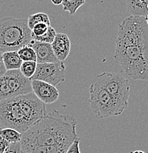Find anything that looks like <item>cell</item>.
Returning <instances> with one entry per match:
<instances>
[{"label": "cell", "instance_id": "obj_1", "mask_svg": "<svg viewBox=\"0 0 148 153\" xmlns=\"http://www.w3.org/2000/svg\"><path fill=\"white\" fill-rule=\"evenodd\" d=\"M114 60L134 80H148V25L145 17L130 16L119 24Z\"/></svg>", "mask_w": 148, "mask_h": 153}, {"label": "cell", "instance_id": "obj_2", "mask_svg": "<svg viewBox=\"0 0 148 153\" xmlns=\"http://www.w3.org/2000/svg\"><path fill=\"white\" fill-rule=\"evenodd\" d=\"M77 124L72 116L61 114L53 109L22 133V149L50 145L69 146L78 138Z\"/></svg>", "mask_w": 148, "mask_h": 153}, {"label": "cell", "instance_id": "obj_3", "mask_svg": "<svg viewBox=\"0 0 148 153\" xmlns=\"http://www.w3.org/2000/svg\"><path fill=\"white\" fill-rule=\"evenodd\" d=\"M32 38V30L28 19L4 17L0 19V51H18L28 45Z\"/></svg>", "mask_w": 148, "mask_h": 153}, {"label": "cell", "instance_id": "obj_4", "mask_svg": "<svg viewBox=\"0 0 148 153\" xmlns=\"http://www.w3.org/2000/svg\"><path fill=\"white\" fill-rule=\"evenodd\" d=\"M91 83L103 87L112 97L122 112L128 106L130 84L128 79L119 74L103 72L94 78Z\"/></svg>", "mask_w": 148, "mask_h": 153}, {"label": "cell", "instance_id": "obj_5", "mask_svg": "<svg viewBox=\"0 0 148 153\" xmlns=\"http://www.w3.org/2000/svg\"><path fill=\"white\" fill-rule=\"evenodd\" d=\"M89 94L90 108L98 119L118 116L123 113L117 106L112 97L101 86L91 83Z\"/></svg>", "mask_w": 148, "mask_h": 153}, {"label": "cell", "instance_id": "obj_6", "mask_svg": "<svg viewBox=\"0 0 148 153\" xmlns=\"http://www.w3.org/2000/svg\"><path fill=\"white\" fill-rule=\"evenodd\" d=\"M0 124L22 133L31 127L16 97L0 102Z\"/></svg>", "mask_w": 148, "mask_h": 153}, {"label": "cell", "instance_id": "obj_7", "mask_svg": "<svg viewBox=\"0 0 148 153\" xmlns=\"http://www.w3.org/2000/svg\"><path fill=\"white\" fill-rule=\"evenodd\" d=\"M66 66L63 61L56 63H37L36 73L30 80L37 79L44 81L56 87L65 81Z\"/></svg>", "mask_w": 148, "mask_h": 153}, {"label": "cell", "instance_id": "obj_8", "mask_svg": "<svg viewBox=\"0 0 148 153\" xmlns=\"http://www.w3.org/2000/svg\"><path fill=\"white\" fill-rule=\"evenodd\" d=\"M4 77L15 97L33 92L31 80L29 78L24 76L20 69L7 71L4 74Z\"/></svg>", "mask_w": 148, "mask_h": 153}, {"label": "cell", "instance_id": "obj_9", "mask_svg": "<svg viewBox=\"0 0 148 153\" xmlns=\"http://www.w3.org/2000/svg\"><path fill=\"white\" fill-rule=\"evenodd\" d=\"M33 92L44 104H52L58 101L59 91L55 86L44 82L33 79L31 80Z\"/></svg>", "mask_w": 148, "mask_h": 153}, {"label": "cell", "instance_id": "obj_10", "mask_svg": "<svg viewBox=\"0 0 148 153\" xmlns=\"http://www.w3.org/2000/svg\"><path fill=\"white\" fill-rule=\"evenodd\" d=\"M28 45L33 48L36 52L37 63H56L60 61L55 56L50 44L39 42L33 39Z\"/></svg>", "mask_w": 148, "mask_h": 153}, {"label": "cell", "instance_id": "obj_11", "mask_svg": "<svg viewBox=\"0 0 148 153\" xmlns=\"http://www.w3.org/2000/svg\"><path fill=\"white\" fill-rule=\"evenodd\" d=\"M55 56L60 61H64L70 53L71 41L65 33H57L55 40L51 44Z\"/></svg>", "mask_w": 148, "mask_h": 153}, {"label": "cell", "instance_id": "obj_12", "mask_svg": "<svg viewBox=\"0 0 148 153\" xmlns=\"http://www.w3.org/2000/svg\"><path fill=\"white\" fill-rule=\"evenodd\" d=\"M125 4L130 16L145 17L148 14V0H125Z\"/></svg>", "mask_w": 148, "mask_h": 153}, {"label": "cell", "instance_id": "obj_13", "mask_svg": "<svg viewBox=\"0 0 148 153\" xmlns=\"http://www.w3.org/2000/svg\"><path fill=\"white\" fill-rule=\"evenodd\" d=\"M70 146V145H69ZM69 145H50L39 146L22 149V153H66Z\"/></svg>", "mask_w": 148, "mask_h": 153}, {"label": "cell", "instance_id": "obj_14", "mask_svg": "<svg viewBox=\"0 0 148 153\" xmlns=\"http://www.w3.org/2000/svg\"><path fill=\"white\" fill-rule=\"evenodd\" d=\"M2 59L7 71L14 69H20L22 60L20 58L17 51L3 52Z\"/></svg>", "mask_w": 148, "mask_h": 153}, {"label": "cell", "instance_id": "obj_15", "mask_svg": "<svg viewBox=\"0 0 148 153\" xmlns=\"http://www.w3.org/2000/svg\"><path fill=\"white\" fill-rule=\"evenodd\" d=\"M0 136L4 138L10 143H12L21 141L22 138V133L19 132L18 130H15V129L5 127V128H1Z\"/></svg>", "mask_w": 148, "mask_h": 153}, {"label": "cell", "instance_id": "obj_16", "mask_svg": "<svg viewBox=\"0 0 148 153\" xmlns=\"http://www.w3.org/2000/svg\"><path fill=\"white\" fill-rule=\"evenodd\" d=\"M39 23H44L48 26H50L51 23L49 16L45 13L39 12L28 16V25L30 30H32L36 24Z\"/></svg>", "mask_w": 148, "mask_h": 153}, {"label": "cell", "instance_id": "obj_17", "mask_svg": "<svg viewBox=\"0 0 148 153\" xmlns=\"http://www.w3.org/2000/svg\"><path fill=\"white\" fill-rule=\"evenodd\" d=\"M86 0H63L62 6L65 12H69L70 15H74L81 6L83 5Z\"/></svg>", "mask_w": 148, "mask_h": 153}, {"label": "cell", "instance_id": "obj_18", "mask_svg": "<svg viewBox=\"0 0 148 153\" xmlns=\"http://www.w3.org/2000/svg\"><path fill=\"white\" fill-rule=\"evenodd\" d=\"M22 61H36V55L35 51L29 45L25 46L17 51Z\"/></svg>", "mask_w": 148, "mask_h": 153}, {"label": "cell", "instance_id": "obj_19", "mask_svg": "<svg viewBox=\"0 0 148 153\" xmlns=\"http://www.w3.org/2000/svg\"><path fill=\"white\" fill-rule=\"evenodd\" d=\"M15 97L4 76L0 77V102Z\"/></svg>", "mask_w": 148, "mask_h": 153}, {"label": "cell", "instance_id": "obj_20", "mask_svg": "<svg viewBox=\"0 0 148 153\" xmlns=\"http://www.w3.org/2000/svg\"><path fill=\"white\" fill-rule=\"evenodd\" d=\"M37 68V62L36 61H23L20 67V71L26 77H32L36 73Z\"/></svg>", "mask_w": 148, "mask_h": 153}, {"label": "cell", "instance_id": "obj_21", "mask_svg": "<svg viewBox=\"0 0 148 153\" xmlns=\"http://www.w3.org/2000/svg\"><path fill=\"white\" fill-rule=\"evenodd\" d=\"M56 32L55 30L52 27L49 26L47 31L44 33L43 36H39V37H32L33 40L35 41H39V42L47 43V44H52L53 41L55 40V36H56Z\"/></svg>", "mask_w": 148, "mask_h": 153}, {"label": "cell", "instance_id": "obj_22", "mask_svg": "<svg viewBox=\"0 0 148 153\" xmlns=\"http://www.w3.org/2000/svg\"><path fill=\"white\" fill-rule=\"evenodd\" d=\"M49 26L44 23L36 24L32 29V37H39L47 31Z\"/></svg>", "mask_w": 148, "mask_h": 153}, {"label": "cell", "instance_id": "obj_23", "mask_svg": "<svg viewBox=\"0 0 148 153\" xmlns=\"http://www.w3.org/2000/svg\"><path fill=\"white\" fill-rule=\"evenodd\" d=\"M4 153H22L21 141L10 143Z\"/></svg>", "mask_w": 148, "mask_h": 153}, {"label": "cell", "instance_id": "obj_24", "mask_svg": "<svg viewBox=\"0 0 148 153\" xmlns=\"http://www.w3.org/2000/svg\"><path fill=\"white\" fill-rule=\"evenodd\" d=\"M66 153H81L80 150V138L78 137L76 138L71 145L69 146V148L66 150Z\"/></svg>", "mask_w": 148, "mask_h": 153}, {"label": "cell", "instance_id": "obj_25", "mask_svg": "<svg viewBox=\"0 0 148 153\" xmlns=\"http://www.w3.org/2000/svg\"><path fill=\"white\" fill-rule=\"evenodd\" d=\"M10 145V143L6 141L4 138L0 136V153H4L8 146Z\"/></svg>", "mask_w": 148, "mask_h": 153}, {"label": "cell", "instance_id": "obj_26", "mask_svg": "<svg viewBox=\"0 0 148 153\" xmlns=\"http://www.w3.org/2000/svg\"><path fill=\"white\" fill-rule=\"evenodd\" d=\"M6 71H7V69H6L5 66L4 64V61H3L2 59V55L0 53V77L4 76Z\"/></svg>", "mask_w": 148, "mask_h": 153}, {"label": "cell", "instance_id": "obj_27", "mask_svg": "<svg viewBox=\"0 0 148 153\" xmlns=\"http://www.w3.org/2000/svg\"><path fill=\"white\" fill-rule=\"evenodd\" d=\"M52 2L55 5H60V4H62V2H63V0H51Z\"/></svg>", "mask_w": 148, "mask_h": 153}, {"label": "cell", "instance_id": "obj_28", "mask_svg": "<svg viewBox=\"0 0 148 153\" xmlns=\"http://www.w3.org/2000/svg\"><path fill=\"white\" fill-rule=\"evenodd\" d=\"M131 153H146V152H143V151H141V150H136V151H133V152H132Z\"/></svg>", "mask_w": 148, "mask_h": 153}, {"label": "cell", "instance_id": "obj_29", "mask_svg": "<svg viewBox=\"0 0 148 153\" xmlns=\"http://www.w3.org/2000/svg\"><path fill=\"white\" fill-rule=\"evenodd\" d=\"M145 20H146V22H147V24L148 25V14L145 16Z\"/></svg>", "mask_w": 148, "mask_h": 153}, {"label": "cell", "instance_id": "obj_30", "mask_svg": "<svg viewBox=\"0 0 148 153\" xmlns=\"http://www.w3.org/2000/svg\"><path fill=\"white\" fill-rule=\"evenodd\" d=\"M0 130H1V127H0Z\"/></svg>", "mask_w": 148, "mask_h": 153}]
</instances>
